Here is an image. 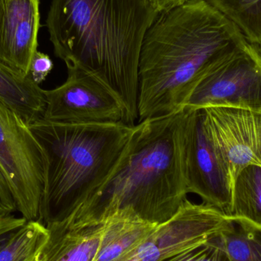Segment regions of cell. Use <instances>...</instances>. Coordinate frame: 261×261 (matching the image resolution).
<instances>
[{
  "mask_svg": "<svg viewBox=\"0 0 261 261\" xmlns=\"http://www.w3.org/2000/svg\"><path fill=\"white\" fill-rule=\"evenodd\" d=\"M228 219L213 205L187 199L170 220L156 225L128 254L116 261H164L221 231Z\"/></svg>",
  "mask_w": 261,
  "mask_h": 261,
  "instance_id": "obj_9",
  "label": "cell"
},
{
  "mask_svg": "<svg viewBox=\"0 0 261 261\" xmlns=\"http://www.w3.org/2000/svg\"><path fill=\"white\" fill-rule=\"evenodd\" d=\"M203 110L205 127L232 184L247 166H261V111L225 107Z\"/></svg>",
  "mask_w": 261,
  "mask_h": 261,
  "instance_id": "obj_10",
  "label": "cell"
},
{
  "mask_svg": "<svg viewBox=\"0 0 261 261\" xmlns=\"http://www.w3.org/2000/svg\"><path fill=\"white\" fill-rule=\"evenodd\" d=\"M15 211L17 206L15 199L0 170V217L9 216Z\"/></svg>",
  "mask_w": 261,
  "mask_h": 261,
  "instance_id": "obj_22",
  "label": "cell"
},
{
  "mask_svg": "<svg viewBox=\"0 0 261 261\" xmlns=\"http://www.w3.org/2000/svg\"><path fill=\"white\" fill-rule=\"evenodd\" d=\"M249 44L234 23L205 0H189L160 13L140 52L138 122L184 110L199 81Z\"/></svg>",
  "mask_w": 261,
  "mask_h": 261,
  "instance_id": "obj_1",
  "label": "cell"
},
{
  "mask_svg": "<svg viewBox=\"0 0 261 261\" xmlns=\"http://www.w3.org/2000/svg\"><path fill=\"white\" fill-rule=\"evenodd\" d=\"M0 101L28 125L42 119L46 108L44 90L29 75L15 71L0 61Z\"/></svg>",
  "mask_w": 261,
  "mask_h": 261,
  "instance_id": "obj_13",
  "label": "cell"
},
{
  "mask_svg": "<svg viewBox=\"0 0 261 261\" xmlns=\"http://www.w3.org/2000/svg\"><path fill=\"white\" fill-rule=\"evenodd\" d=\"M43 119L64 124H127L125 109L117 96L97 78L79 68L67 69L64 84L44 90Z\"/></svg>",
  "mask_w": 261,
  "mask_h": 261,
  "instance_id": "obj_7",
  "label": "cell"
},
{
  "mask_svg": "<svg viewBox=\"0 0 261 261\" xmlns=\"http://www.w3.org/2000/svg\"><path fill=\"white\" fill-rule=\"evenodd\" d=\"M40 0H0V61L29 75L38 51Z\"/></svg>",
  "mask_w": 261,
  "mask_h": 261,
  "instance_id": "obj_11",
  "label": "cell"
},
{
  "mask_svg": "<svg viewBox=\"0 0 261 261\" xmlns=\"http://www.w3.org/2000/svg\"><path fill=\"white\" fill-rule=\"evenodd\" d=\"M0 170L17 211L27 221H39L44 184V154L29 125L1 101Z\"/></svg>",
  "mask_w": 261,
  "mask_h": 261,
  "instance_id": "obj_5",
  "label": "cell"
},
{
  "mask_svg": "<svg viewBox=\"0 0 261 261\" xmlns=\"http://www.w3.org/2000/svg\"><path fill=\"white\" fill-rule=\"evenodd\" d=\"M187 110L184 158L189 193L230 217L232 179L205 127L203 109Z\"/></svg>",
  "mask_w": 261,
  "mask_h": 261,
  "instance_id": "obj_8",
  "label": "cell"
},
{
  "mask_svg": "<svg viewBox=\"0 0 261 261\" xmlns=\"http://www.w3.org/2000/svg\"><path fill=\"white\" fill-rule=\"evenodd\" d=\"M156 225L130 213H117L106 221V228L94 261H116L145 239Z\"/></svg>",
  "mask_w": 261,
  "mask_h": 261,
  "instance_id": "obj_14",
  "label": "cell"
},
{
  "mask_svg": "<svg viewBox=\"0 0 261 261\" xmlns=\"http://www.w3.org/2000/svg\"><path fill=\"white\" fill-rule=\"evenodd\" d=\"M159 15L148 0H52L47 24L55 55L108 87L138 120V62L143 39Z\"/></svg>",
  "mask_w": 261,
  "mask_h": 261,
  "instance_id": "obj_2",
  "label": "cell"
},
{
  "mask_svg": "<svg viewBox=\"0 0 261 261\" xmlns=\"http://www.w3.org/2000/svg\"><path fill=\"white\" fill-rule=\"evenodd\" d=\"M225 107L261 111V51L250 43L213 67L196 86L186 109Z\"/></svg>",
  "mask_w": 261,
  "mask_h": 261,
  "instance_id": "obj_6",
  "label": "cell"
},
{
  "mask_svg": "<svg viewBox=\"0 0 261 261\" xmlns=\"http://www.w3.org/2000/svg\"><path fill=\"white\" fill-rule=\"evenodd\" d=\"M230 217L261 226V166H247L234 178Z\"/></svg>",
  "mask_w": 261,
  "mask_h": 261,
  "instance_id": "obj_15",
  "label": "cell"
},
{
  "mask_svg": "<svg viewBox=\"0 0 261 261\" xmlns=\"http://www.w3.org/2000/svg\"><path fill=\"white\" fill-rule=\"evenodd\" d=\"M240 29L261 50V0H205Z\"/></svg>",
  "mask_w": 261,
  "mask_h": 261,
  "instance_id": "obj_17",
  "label": "cell"
},
{
  "mask_svg": "<svg viewBox=\"0 0 261 261\" xmlns=\"http://www.w3.org/2000/svg\"><path fill=\"white\" fill-rule=\"evenodd\" d=\"M135 126L122 122L58 123L43 119L29 125L44 158L39 222L48 226L73 217L116 171Z\"/></svg>",
  "mask_w": 261,
  "mask_h": 261,
  "instance_id": "obj_4",
  "label": "cell"
},
{
  "mask_svg": "<svg viewBox=\"0 0 261 261\" xmlns=\"http://www.w3.org/2000/svg\"><path fill=\"white\" fill-rule=\"evenodd\" d=\"M46 227L48 239L32 261H94L106 222L79 226L65 221Z\"/></svg>",
  "mask_w": 261,
  "mask_h": 261,
  "instance_id": "obj_12",
  "label": "cell"
},
{
  "mask_svg": "<svg viewBox=\"0 0 261 261\" xmlns=\"http://www.w3.org/2000/svg\"><path fill=\"white\" fill-rule=\"evenodd\" d=\"M47 227L28 221L0 250V261H32L48 239Z\"/></svg>",
  "mask_w": 261,
  "mask_h": 261,
  "instance_id": "obj_18",
  "label": "cell"
},
{
  "mask_svg": "<svg viewBox=\"0 0 261 261\" xmlns=\"http://www.w3.org/2000/svg\"><path fill=\"white\" fill-rule=\"evenodd\" d=\"M188 110L135 125L128 150L111 177L68 222H106L117 213L161 225L170 220L189 194L184 158Z\"/></svg>",
  "mask_w": 261,
  "mask_h": 261,
  "instance_id": "obj_3",
  "label": "cell"
},
{
  "mask_svg": "<svg viewBox=\"0 0 261 261\" xmlns=\"http://www.w3.org/2000/svg\"><path fill=\"white\" fill-rule=\"evenodd\" d=\"M53 68L54 63L50 57L42 52L37 51L31 61L29 74L32 81L39 85L45 81Z\"/></svg>",
  "mask_w": 261,
  "mask_h": 261,
  "instance_id": "obj_20",
  "label": "cell"
},
{
  "mask_svg": "<svg viewBox=\"0 0 261 261\" xmlns=\"http://www.w3.org/2000/svg\"><path fill=\"white\" fill-rule=\"evenodd\" d=\"M260 51H261V50H260Z\"/></svg>",
  "mask_w": 261,
  "mask_h": 261,
  "instance_id": "obj_24",
  "label": "cell"
},
{
  "mask_svg": "<svg viewBox=\"0 0 261 261\" xmlns=\"http://www.w3.org/2000/svg\"><path fill=\"white\" fill-rule=\"evenodd\" d=\"M220 234L230 261H261V226L228 217Z\"/></svg>",
  "mask_w": 261,
  "mask_h": 261,
  "instance_id": "obj_16",
  "label": "cell"
},
{
  "mask_svg": "<svg viewBox=\"0 0 261 261\" xmlns=\"http://www.w3.org/2000/svg\"><path fill=\"white\" fill-rule=\"evenodd\" d=\"M164 261H230L220 231L206 240L190 247Z\"/></svg>",
  "mask_w": 261,
  "mask_h": 261,
  "instance_id": "obj_19",
  "label": "cell"
},
{
  "mask_svg": "<svg viewBox=\"0 0 261 261\" xmlns=\"http://www.w3.org/2000/svg\"><path fill=\"white\" fill-rule=\"evenodd\" d=\"M27 222L24 218L14 217L11 215L0 217V250Z\"/></svg>",
  "mask_w": 261,
  "mask_h": 261,
  "instance_id": "obj_21",
  "label": "cell"
},
{
  "mask_svg": "<svg viewBox=\"0 0 261 261\" xmlns=\"http://www.w3.org/2000/svg\"><path fill=\"white\" fill-rule=\"evenodd\" d=\"M189 0H148L152 7L158 12H167L187 3Z\"/></svg>",
  "mask_w": 261,
  "mask_h": 261,
  "instance_id": "obj_23",
  "label": "cell"
}]
</instances>
